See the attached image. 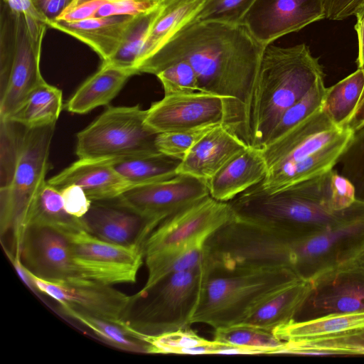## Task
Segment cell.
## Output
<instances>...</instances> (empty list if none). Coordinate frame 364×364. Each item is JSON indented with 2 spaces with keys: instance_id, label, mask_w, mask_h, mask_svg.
<instances>
[{
  "instance_id": "obj_26",
  "label": "cell",
  "mask_w": 364,
  "mask_h": 364,
  "mask_svg": "<svg viewBox=\"0 0 364 364\" xmlns=\"http://www.w3.org/2000/svg\"><path fill=\"white\" fill-rule=\"evenodd\" d=\"M60 232L68 240L74 255L98 262L143 263V247L139 245H126L107 242L80 226Z\"/></svg>"
},
{
  "instance_id": "obj_22",
  "label": "cell",
  "mask_w": 364,
  "mask_h": 364,
  "mask_svg": "<svg viewBox=\"0 0 364 364\" xmlns=\"http://www.w3.org/2000/svg\"><path fill=\"white\" fill-rule=\"evenodd\" d=\"M134 16L94 17L72 22L56 19L48 23V26L87 45L104 62L110 59L119 49Z\"/></svg>"
},
{
  "instance_id": "obj_14",
  "label": "cell",
  "mask_w": 364,
  "mask_h": 364,
  "mask_svg": "<svg viewBox=\"0 0 364 364\" xmlns=\"http://www.w3.org/2000/svg\"><path fill=\"white\" fill-rule=\"evenodd\" d=\"M310 282L311 291L297 314H302L300 320L334 313L364 311V265L350 262Z\"/></svg>"
},
{
  "instance_id": "obj_51",
  "label": "cell",
  "mask_w": 364,
  "mask_h": 364,
  "mask_svg": "<svg viewBox=\"0 0 364 364\" xmlns=\"http://www.w3.org/2000/svg\"><path fill=\"white\" fill-rule=\"evenodd\" d=\"M73 0H31L35 8L48 23L55 20Z\"/></svg>"
},
{
  "instance_id": "obj_9",
  "label": "cell",
  "mask_w": 364,
  "mask_h": 364,
  "mask_svg": "<svg viewBox=\"0 0 364 364\" xmlns=\"http://www.w3.org/2000/svg\"><path fill=\"white\" fill-rule=\"evenodd\" d=\"M55 125L26 128L11 185L0 189L1 232L13 229L16 244L21 242L25 232L30 208L47 181Z\"/></svg>"
},
{
  "instance_id": "obj_29",
  "label": "cell",
  "mask_w": 364,
  "mask_h": 364,
  "mask_svg": "<svg viewBox=\"0 0 364 364\" xmlns=\"http://www.w3.org/2000/svg\"><path fill=\"white\" fill-rule=\"evenodd\" d=\"M108 161L132 187L176 176L181 160L159 152Z\"/></svg>"
},
{
  "instance_id": "obj_50",
  "label": "cell",
  "mask_w": 364,
  "mask_h": 364,
  "mask_svg": "<svg viewBox=\"0 0 364 364\" xmlns=\"http://www.w3.org/2000/svg\"><path fill=\"white\" fill-rule=\"evenodd\" d=\"M107 1L87 0L74 6H68L56 19L72 22L94 18L100 6Z\"/></svg>"
},
{
  "instance_id": "obj_36",
  "label": "cell",
  "mask_w": 364,
  "mask_h": 364,
  "mask_svg": "<svg viewBox=\"0 0 364 364\" xmlns=\"http://www.w3.org/2000/svg\"><path fill=\"white\" fill-rule=\"evenodd\" d=\"M214 340L245 348L251 354L282 353L287 344L272 331L246 323L215 329Z\"/></svg>"
},
{
  "instance_id": "obj_8",
  "label": "cell",
  "mask_w": 364,
  "mask_h": 364,
  "mask_svg": "<svg viewBox=\"0 0 364 364\" xmlns=\"http://www.w3.org/2000/svg\"><path fill=\"white\" fill-rule=\"evenodd\" d=\"M139 105L109 107L77 134L79 159H119L159 153L154 132Z\"/></svg>"
},
{
  "instance_id": "obj_1",
  "label": "cell",
  "mask_w": 364,
  "mask_h": 364,
  "mask_svg": "<svg viewBox=\"0 0 364 364\" xmlns=\"http://www.w3.org/2000/svg\"><path fill=\"white\" fill-rule=\"evenodd\" d=\"M264 47L242 23L193 20L142 61L137 72L156 75L171 63L187 62L201 92L226 99L224 127L252 146V104Z\"/></svg>"
},
{
  "instance_id": "obj_12",
  "label": "cell",
  "mask_w": 364,
  "mask_h": 364,
  "mask_svg": "<svg viewBox=\"0 0 364 364\" xmlns=\"http://www.w3.org/2000/svg\"><path fill=\"white\" fill-rule=\"evenodd\" d=\"M47 24L18 13L16 45L7 85L0 94V119H9L29 93L45 81L40 69Z\"/></svg>"
},
{
  "instance_id": "obj_31",
  "label": "cell",
  "mask_w": 364,
  "mask_h": 364,
  "mask_svg": "<svg viewBox=\"0 0 364 364\" xmlns=\"http://www.w3.org/2000/svg\"><path fill=\"white\" fill-rule=\"evenodd\" d=\"M205 242H193L164 249L144 256L148 269L146 289L172 274L203 266Z\"/></svg>"
},
{
  "instance_id": "obj_19",
  "label": "cell",
  "mask_w": 364,
  "mask_h": 364,
  "mask_svg": "<svg viewBox=\"0 0 364 364\" xmlns=\"http://www.w3.org/2000/svg\"><path fill=\"white\" fill-rule=\"evenodd\" d=\"M47 183L58 191L70 185L79 186L91 201L115 198L132 187L107 159H79Z\"/></svg>"
},
{
  "instance_id": "obj_53",
  "label": "cell",
  "mask_w": 364,
  "mask_h": 364,
  "mask_svg": "<svg viewBox=\"0 0 364 364\" xmlns=\"http://www.w3.org/2000/svg\"><path fill=\"white\" fill-rule=\"evenodd\" d=\"M354 26L358 40L357 68L364 70V10L355 16Z\"/></svg>"
},
{
  "instance_id": "obj_33",
  "label": "cell",
  "mask_w": 364,
  "mask_h": 364,
  "mask_svg": "<svg viewBox=\"0 0 364 364\" xmlns=\"http://www.w3.org/2000/svg\"><path fill=\"white\" fill-rule=\"evenodd\" d=\"M286 343L282 354L364 355V328Z\"/></svg>"
},
{
  "instance_id": "obj_49",
  "label": "cell",
  "mask_w": 364,
  "mask_h": 364,
  "mask_svg": "<svg viewBox=\"0 0 364 364\" xmlns=\"http://www.w3.org/2000/svg\"><path fill=\"white\" fill-rule=\"evenodd\" d=\"M364 10V0H325L326 18L342 21Z\"/></svg>"
},
{
  "instance_id": "obj_32",
  "label": "cell",
  "mask_w": 364,
  "mask_h": 364,
  "mask_svg": "<svg viewBox=\"0 0 364 364\" xmlns=\"http://www.w3.org/2000/svg\"><path fill=\"white\" fill-rule=\"evenodd\" d=\"M165 0H159L152 9L134 16L124 35L121 45L115 54L108 60L102 63L116 68L134 71L143 46L148 35L160 14Z\"/></svg>"
},
{
  "instance_id": "obj_46",
  "label": "cell",
  "mask_w": 364,
  "mask_h": 364,
  "mask_svg": "<svg viewBox=\"0 0 364 364\" xmlns=\"http://www.w3.org/2000/svg\"><path fill=\"white\" fill-rule=\"evenodd\" d=\"M330 192L331 205L336 211L348 208L357 198L352 181L333 169L330 171Z\"/></svg>"
},
{
  "instance_id": "obj_39",
  "label": "cell",
  "mask_w": 364,
  "mask_h": 364,
  "mask_svg": "<svg viewBox=\"0 0 364 364\" xmlns=\"http://www.w3.org/2000/svg\"><path fill=\"white\" fill-rule=\"evenodd\" d=\"M26 127L0 119V189L9 188L20 156Z\"/></svg>"
},
{
  "instance_id": "obj_21",
  "label": "cell",
  "mask_w": 364,
  "mask_h": 364,
  "mask_svg": "<svg viewBox=\"0 0 364 364\" xmlns=\"http://www.w3.org/2000/svg\"><path fill=\"white\" fill-rule=\"evenodd\" d=\"M268 171L262 149L247 146L207 181L210 196L230 202L262 182Z\"/></svg>"
},
{
  "instance_id": "obj_17",
  "label": "cell",
  "mask_w": 364,
  "mask_h": 364,
  "mask_svg": "<svg viewBox=\"0 0 364 364\" xmlns=\"http://www.w3.org/2000/svg\"><path fill=\"white\" fill-rule=\"evenodd\" d=\"M25 267L45 279H60L75 276L73 255L67 237L55 228L29 225L19 247Z\"/></svg>"
},
{
  "instance_id": "obj_43",
  "label": "cell",
  "mask_w": 364,
  "mask_h": 364,
  "mask_svg": "<svg viewBox=\"0 0 364 364\" xmlns=\"http://www.w3.org/2000/svg\"><path fill=\"white\" fill-rule=\"evenodd\" d=\"M156 76L164 87V95L201 92L195 71L186 61L171 63Z\"/></svg>"
},
{
  "instance_id": "obj_42",
  "label": "cell",
  "mask_w": 364,
  "mask_h": 364,
  "mask_svg": "<svg viewBox=\"0 0 364 364\" xmlns=\"http://www.w3.org/2000/svg\"><path fill=\"white\" fill-rule=\"evenodd\" d=\"M353 131L352 138L338 163L341 173L354 184L356 198L364 200V124Z\"/></svg>"
},
{
  "instance_id": "obj_10",
  "label": "cell",
  "mask_w": 364,
  "mask_h": 364,
  "mask_svg": "<svg viewBox=\"0 0 364 364\" xmlns=\"http://www.w3.org/2000/svg\"><path fill=\"white\" fill-rule=\"evenodd\" d=\"M28 272L36 289L58 301L60 306H70L125 327L134 302V295L78 276L45 279Z\"/></svg>"
},
{
  "instance_id": "obj_2",
  "label": "cell",
  "mask_w": 364,
  "mask_h": 364,
  "mask_svg": "<svg viewBox=\"0 0 364 364\" xmlns=\"http://www.w3.org/2000/svg\"><path fill=\"white\" fill-rule=\"evenodd\" d=\"M338 127L323 107L262 149L268 171L260 184L267 193L282 191L333 169L353 134Z\"/></svg>"
},
{
  "instance_id": "obj_40",
  "label": "cell",
  "mask_w": 364,
  "mask_h": 364,
  "mask_svg": "<svg viewBox=\"0 0 364 364\" xmlns=\"http://www.w3.org/2000/svg\"><path fill=\"white\" fill-rule=\"evenodd\" d=\"M324 78L325 77L320 78L304 96L284 112L269 134L266 144L280 136L294 125L322 108L327 90Z\"/></svg>"
},
{
  "instance_id": "obj_47",
  "label": "cell",
  "mask_w": 364,
  "mask_h": 364,
  "mask_svg": "<svg viewBox=\"0 0 364 364\" xmlns=\"http://www.w3.org/2000/svg\"><path fill=\"white\" fill-rule=\"evenodd\" d=\"M159 0H108L98 9L95 17L136 16L154 8Z\"/></svg>"
},
{
  "instance_id": "obj_55",
  "label": "cell",
  "mask_w": 364,
  "mask_h": 364,
  "mask_svg": "<svg viewBox=\"0 0 364 364\" xmlns=\"http://www.w3.org/2000/svg\"><path fill=\"white\" fill-rule=\"evenodd\" d=\"M352 262H356L360 264L364 265V252Z\"/></svg>"
},
{
  "instance_id": "obj_18",
  "label": "cell",
  "mask_w": 364,
  "mask_h": 364,
  "mask_svg": "<svg viewBox=\"0 0 364 364\" xmlns=\"http://www.w3.org/2000/svg\"><path fill=\"white\" fill-rule=\"evenodd\" d=\"M84 228L96 237L119 245H143L159 225L128 208L118 198L92 201L80 218Z\"/></svg>"
},
{
  "instance_id": "obj_28",
  "label": "cell",
  "mask_w": 364,
  "mask_h": 364,
  "mask_svg": "<svg viewBox=\"0 0 364 364\" xmlns=\"http://www.w3.org/2000/svg\"><path fill=\"white\" fill-rule=\"evenodd\" d=\"M364 328V311L334 313L306 320H294L273 333L281 340L295 341Z\"/></svg>"
},
{
  "instance_id": "obj_38",
  "label": "cell",
  "mask_w": 364,
  "mask_h": 364,
  "mask_svg": "<svg viewBox=\"0 0 364 364\" xmlns=\"http://www.w3.org/2000/svg\"><path fill=\"white\" fill-rule=\"evenodd\" d=\"M75 276L104 284L134 283L142 264L98 262L73 255Z\"/></svg>"
},
{
  "instance_id": "obj_20",
  "label": "cell",
  "mask_w": 364,
  "mask_h": 364,
  "mask_svg": "<svg viewBox=\"0 0 364 364\" xmlns=\"http://www.w3.org/2000/svg\"><path fill=\"white\" fill-rule=\"evenodd\" d=\"M247 147L223 124L217 125L191 149L176 172L208 181Z\"/></svg>"
},
{
  "instance_id": "obj_3",
  "label": "cell",
  "mask_w": 364,
  "mask_h": 364,
  "mask_svg": "<svg viewBox=\"0 0 364 364\" xmlns=\"http://www.w3.org/2000/svg\"><path fill=\"white\" fill-rule=\"evenodd\" d=\"M325 77L318 58L299 43L264 48L252 104V146L261 149L284 112Z\"/></svg>"
},
{
  "instance_id": "obj_45",
  "label": "cell",
  "mask_w": 364,
  "mask_h": 364,
  "mask_svg": "<svg viewBox=\"0 0 364 364\" xmlns=\"http://www.w3.org/2000/svg\"><path fill=\"white\" fill-rule=\"evenodd\" d=\"M215 126L159 133L155 139L156 149L164 154L182 160L191 149Z\"/></svg>"
},
{
  "instance_id": "obj_11",
  "label": "cell",
  "mask_w": 364,
  "mask_h": 364,
  "mask_svg": "<svg viewBox=\"0 0 364 364\" xmlns=\"http://www.w3.org/2000/svg\"><path fill=\"white\" fill-rule=\"evenodd\" d=\"M235 218L228 202L210 196L188 205L159 223L143 245L144 255L193 242H205Z\"/></svg>"
},
{
  "instance_id": "obj_57",
  "label": "cell",
  "mask_w": 364,
  "mask_h": 364,
  "mask_svg": "<svg viewBox=\"0 0 364 364\" xmlns=\"http://www.w3.org/2000/svg\"></svg>"
},
{
  "instance_id": "obj_25",
  "label": "cell",
  "mask_w": 364,
  "mask_h": 364,
  "mask_svg": "<svg viewBox=\"0 0 364 364\" xmlns=\"http://www.w3.org/2000/svg\"><path fill=\"white\" fill-rule=\"evenodd\" d=\"M136 336L147 343L146 353L247 354V350L242 348L214 339L207 340L190 328L157 336L144 335L136 331Z\"/></svg>"
},
{
  "instance_id": "obj_4",
  "label": "cell",
  "mask_w": 364,
  "mask_h": 364,
  "mask_svg": "<svg viewBox=\"0 0 364 364\" xmlns=\"http://www.w3.org/2000/svg\"><path fill=\"white\" fill-rule=\"evenodd\" d=\"M331 171L273 193L259 183L228 203L237 219L309 235L334 222L343 210L331 205Z\"/></svg>"
},
{
  "instance_id": "obj_37",
  "label": "cell",
  "mask_w": 364,
  "mask_h": 364,
  "mask_svg": "<svg viewBox=\"0 0 364 364\" xmlns=\"http://www.w3.org/2000/svg\"><path fill=\"white\" fill-rule=\"evenodd\" d=\"M60 306L65 315L83 324L109 345L126 351L146 353L147 343L134 337L125 327L70 306Z\"/></svg>"
},
{
  "instance_id": "obj_24",
  "label": "cell",
  "mask_w": 364,
  "mask_h": 364,
  "mask_svg": "<svg viewBox=\"0 0 364 364\" xmlns=\"http://www.w3.org/2000/svg\"><path fill=\"white\" fill-rule=\"evenodd\" d=\"M134 75V71L102 63L99 70L77 88L65 107L69 112L82 114L107 105Z\"/></svg>"
},
{
  "instance_id": "obj_27",
  "label": "cell",
  "mask_w": 364,
  "mask_h": 364,
  "mask_svg": "<svg viewBox=\"0 0 364 364\" xmlns=\"http://www.w3.org/2000/svg\"><path fill=\"white\" fill-rule=\"evenodd\" d=\"M204 0H165L160 14L154 22L141 49L137 67L156 52L169 38L194 20Z\"/></svg>"
},
{
  "instance_id": "obj_44",
  "label": "cell",
  "mask_w": 364,
  "mask_h": 364,
  "mask_svg": "<svg viewBox=\"0 0 364 364\" xmlns=\"http://www.w3.org/2000/svg\"><path fill=\"white\" fill-rule=\"evenodd\" d=\"M255 0H204L194 20L228 23L241 21Z\"/></svg>"
},
{
  "instance_id": "obj_13",
  "label": "cell",
  "mask_w": 364,
  "mask_h": 364,
  "mask_svg": "<svg viewBox=\"0 0 364 364\" xmlns=\"http://www.w3.org/2000/svg\"><path fill=\"white\" fill-rule=\"evenodd\" d=\"M210 196L207 181L186 174L130 187L118 199L122 204L158 224Z\"/></svg>"
},
{
  "instance_id": "obj_34",
  "label": "cell",
  "mask_w": 364,
  "mask_h": 364,
  "mask_svg": "<svg viewBox=\"0 0 364 364\" xmlns=\"http://www.w3.org/2000/svg\"><path fill=\"white\" fill-rule=\"evenodd\" d=\"M29 225H43L63 230L82 226L80 218L70 215L65 209L60 191L47 181L35 198L26 221ZM84 228V227H83Z\"/></svg>"
},
{
  "instance_id": "obj_5",
  "label": "cell",
  "mask_w": 364,
  "mask_h": 364,
  "mask_svg": "<svg viewBox=\"0 0 364 364\" xmlns=\"http://www.w3.org/2000/svg\"><path fill=\"white\" fill-rule=\"evenodd\" d=\"M203 272L192 324L214 329L242 323L264 299L301 279L289 268Z\"/></svg>"
},
{
  "instance_id": "obj_23",
  "label": "cell",
  "mask_w": 364,
  "mask_h": 364,
  "mask_svg": "<svg viewBox=\"0 0 364 364\" xmlns=\"http://www.w3.org/2000/svg\"><path fill=\"white\" fill-rule=\"evenodd\" d=\"M311 289V282L302 279L287 285L261 302L242 323L273 332L296 320Z\"/></svg>"
},
{
  "instance_id": "obj_56",
  "label": "cell",
  "mask_w": 364,
  "mask_h": 364,
  "mask_svg": "<svg viewBox=\"0 0 364 364\" xmlns=\"http://www.w3.org/2000/svg\"><path fill=\"white\" fill-rule=\"evenodd\" d=\"M85 1H87V0H73L69 6H74L75 4H77Z\"/></svg>"
},
{
  "instance_id": "obj_6",
  "label": "cell",
  "mask_w": 364,
  "mask_h": 364,
  "mask_svg": "<svg viewBox=\"0 0 364 364\" xmlns=\"http://www.w3.org/2000/svg\"><path fill=\"white\" fill-rule=\"evenodd\" d=\"M203 266L169 274L134 294V321L138 332L157 336L190 328L203 280Z\"/></svg>"
},
{
  "instance_id": "obj_52",
  "label": "cell",
  "mask_w": 364,
  "mask_h": 364,
  "mask_svg": "<svg viewBox=\"0 0 364 364\" xmlns=\"http://www.w3.org/2000/svg\"><path fill=\"white\" fill-rule=\"evenodd\" d=\"M5 2L13 11L22 14L26 17L42 21H46L35 8L31 0H1Z\"/></svg>"
},
{
  "instance_id": "obj_15",
  "label": "cell",
  "mask_w": 364,
  "mask_h": 364,
  "mask_svg": "<svg viewBox=\"0 0 364 364\" xmlns=\"http://www.w3.org/2000/svg\"><path fill=\"white\" fill-rule=\"evenodd\" d=\"M227 101L203 92L164 95L146 109V123L156 134L223 124Z\"/></svg>"
},
{
  "instance_id": "obj_16",
  "label": "cell",
  "mask_w": 364,
  "mask_h": 364,
  "mask_svg": "<svg viewBox=\"0 0 364 364\" xmlns=\"http://www.w3.org/2000/svg\"><path fill=\"white\" fill-rule=\"evenodd\" d=\"M324 18L325 0H255L241 23L266 46Z\"/></svg>"
},
{
  "instance_id": "obj_48",
  "label": "cell",
  "mask_w": 364,
  "mask_h": 364,
  "mask_svg": "<svg viewBox=\"0 0 364 364\" xmlns=\"http://www.w3.org/2000/svg\"><path fill=\"white\" fill-rule=\"evenodd\" d=\"M59 191L64 208L70 215L81 218L90 210L92 201L79 186H68Z\"/></svg>"
},
{
  "instance_id": "obj_54",
  "label": "cell",
  "mask_w": 364,
  "mask_h": 364,
  "mask_svg": "<svg viewBox=\"0 0 364 364\" xmlns=\"http://www.w3.org/2000/svg\"><path fill=\"white\" fill-rule=\"evenodd\" d=\"M364 124V87L358 102L346 127L354 130Z\"/></svg>"
},
{
  "instance_id": "obj_30",
  "label": "cell",
  "mask_w": 364,
  "mask_h": 364,
  "mask_svg": "<svg viewBox=\"0 0 364 364\" xmlns=\"http://www.w3.org/2000/svg\"><path fill=\"white\" fill-rule=\"evenodd\" d=\"M62 108V91L45 80L29 93L9 119L26 128L56 124Z\"/></svg>"
},
{
  "instance_id": "obj_35",
  "label": "cell",
  "mask_w": 364,
  "mask_h": 364,
  "mask_svg": "<svg viewBox=\"0 0 364 364\" xmlns=\"http://www.w3.org/2000/svg\"><path fill=\"white\" fill-rule=\"evenodd\" d=\"M363 87L364 70L360 68L327 87L323 109L336 126L346 127Z\"/></svg>"
},
{
  "instance_id": "obj_41",
  "label": "cell",
  "mask_w": 364,
  "mask_h": 364,
  "mask_svg": "<svg viewBox=\"0 0 364 364\" xmlns=\"http://www.w3.org/2000/svg\"><path fill=\"white\" fill-rule=\"evenodd\" d=\"M0 14V94L8 83L14 57L18 13L1 1Z\"/></svg>"
},
{
  "instance_id": "obj_7",
  "label": "cell",
  "mask_w": 364,
  "mask_h": 364,
  "mask_svg": "<svg viewBox=\"0 0 364 364\" xmlns=\"http://www.w3.org/2000/svg\"><path fill=\"white\" fill-rule=\"evenodd\" d=\"M364 252V200L356 198L338 218L294 245L293 270L311 281L321 274L355 260Z\"/></svg>"
}]
</instances>
